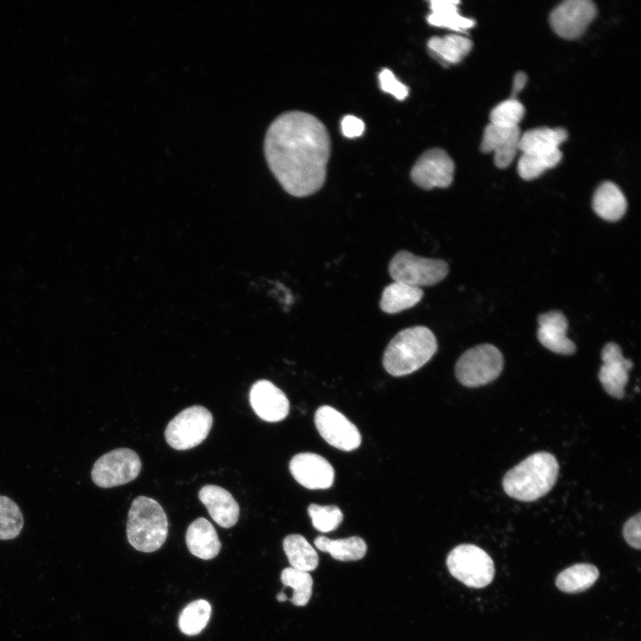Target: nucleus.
<instances>
[{"instance_id": "f257e3e1", "label": "nucleus", "mask_w": 641, "mask_h": 641, "mask_svg": "<svg viewBox=\"0 0 641 641\" xmlns=\"http://www.w3.org/2000/svg\"><path fill=\"white\" fill-rule=\"evenodd\" d=\"M331 143L324 124L312 114L288 111L276 118L264 139L267 164L282 188L295 197L324 184Z\"/></svg>"}, {"instance_id": "f03ea898", "label": "nucleus", "mask_w": 641, "mask_h": 641, "mask_svg": "<svg viewBox=\"0 0 641 641\" xmlns=\"http://www.w3.org/2000/svg\"><path fill=\"white\" fill-rule=\"evenodd\" d=\"M559 466L556 458L545 451L530 455L504 476L502 486L511 498L531 502L545 496L555 485Z\"/></svg>"}, {"instance_id": "7ed1b4c3", "label": "nucleus", "mask_w": 641, "mask_h": 641, "mask_svg": "<svg viewBox=\"0 0 641 641\" xmlns=\"http://www.w3.org/2000/svg\"><path fill=\"white\" fill-rule=\"evenodd\" d=\"M436 350V338L428 328H408L390 341L384 353L383 365L392 376L409 375L424 366Z\"/></svg>"}, {"instance_id": "20e7f679", "label": "nucleus", "mask_w": 641, "mask_h": 641, "mask_svg": "<svg viewBox=\"0 0 641 641\" xmlns=\"http://www.w3.org/2000/svg\"><path fill=\"white\" fill-rule=\"evenodd\" d=\"M167 532V517L159 503L145 496L135 498L127 516L129 543L139 551L153 552L164 544Z\"/></svg>"}, {"instance_id": "39448f33", "label": "nucleus", "mask_w": 641, "mask_h": 641, "mask_svg": "<svg viewBox=\"0 0 641 641\" xmlns=\"http://www.w3.org/2000/svg\"><path fill=\"white\" fill-rule=\"evenodd\" d=\"M503 366L500 351L491 344H483L468 349L459 357L455 374L463 385L477 387L496 379Z\"/></svg>"}, {"instance_id": "423d86ee", "label": "nucleus", "mask_w": 641, "mask_h": 641, "mask_svg": "<svg viewBox=\"0 0 641 641\" xmlns=\"http://www.w3.org/2000/svg\"><path fill=\"white\" fill-rule=\"evenodd\" d=\"M446 563L450 573L470 588H484L494 577L492 559L483 549L475 545L457 546L448 555Z\"/></svg>"}, {"instance_id": "0eeeda50", "label": "nucleus", "mask_w": 641, "mask_h": 641, "mask_svg": "<svg viewBox=\"0 0 641 641\" xmlns=\"http://www.w3.org/2000/svg\"><path fill=\"white\" fill-rule=\"evenodd\" d=\"M213 425V416L205 407L194 405L179 412L165 430L166 442L174 449L184 450L200 444Z\"/></svg>"}, {"instance_id": "6e6552de", "label": "nucleus", "mask_w": 641, "mask_h": 641, "mask_svg": "<svg viewBox=\"0 0 641 641\" xmlns=\"http://www.w3.org/2000/svg\"><path fill=\"white\" fill-rule=\"evenodd\" d=\"M388 271L394 281L421 288L442 280L449 267L443 260L425 258L402 250L390 261Z\"/></svg>"}, {"instance_id": "1a4fd4ad", "label": "nucleus", "mask_w": 641, "mask_h": 641, "mask_svg": "<svg viewBox=\"0 0 641 641\" xmlns=\"http://www.w3.org/2000/svg\"><path fill=\"white\" fill-rule=\"evenodd\" d=\"M142 469L138 454L128 448H118L101 456L93 464L91 476L101 488H111L134 480Z\"/></svg>"}, {"instance_id": "9d476101", "label": "nucleus", "mask_w": 641, "mask_h": 641, "mask_svg": "<svg viewBox=\"0 0 641 641\" xmlns=\"http://www.w3.org/2000/svg\"><path fill=\"white\" fill-rule=\"evenodd\" d=\"M596 6L589 0H567L551 12L549 24L564 39L580 37L596 15Z\"/></svg>"}, {"instance_id": "9b49d317", "label": "nucleus", "mask_w": 641, "mask_h": 641, "mask_svg": "<svg viewBox=\"0 0 641 641\" xmlns=\"http://www.w3.org/2000/svg\"><path fill=\"white\" fill-rule=\"evenodd\" d=\"M314 423L320 436L337 449L350 451L357 449L361 442L356 426L330 406L324 405L316 410Z\"/></svg>"}, {"instance_id": "f8f14e48", "label": "nucleus", "mask_w": 641, "mask_h": 641, "mask_svg": "<svg viewBox=\"0 0 641 641\" xmlns=\"http://www.w3.org/2000/svg\"><path fill=\"white\" fill-rule=\"evenodd\" d=\"M455 166L449 154L442 149L434 148L425 151L410 171L412 182L424 190L447 188L453 180Z\"/></svg>"}, {"instance_id": "ddd939ff", "label": "nucleus", "mask_w": 641, "mask_h": 641, "mask_svg": "<svg viewBox=\"0 0 641 641\" xmlns=\"http://www.w3.org/2000/svg\"><path fill=\"white\" fill-rule=\"evenodd\" d=\"M289 470L298 483L310 490L328 489L334 482L333 467L326 458L315 453L295 455L290 460Z\"/></svg>"}, {"instance_id": "4468645a", "label": "nucleus", "mask_w": 641, "mask_h": 641, "mask_svg": "<svg viewBox=\"0 0 641 641\" xmlns=\"http://www.w3.org/2000/svg\"><path fill=\"white\" fill-rule=\"evenodd\" d=\"M603 361L598 378L605 392L611 396L621 399L629 380V371L633 362L623 357L621 347L615 343L606 344L601 352Z\"/></svg>"}, {"instance_id": "2eb2a0df", "label": "nucleus", "mask_w": 641, "mask_h": 641, "mask_svg": "<svg viewBox=\"0 0 641 641\" xmlns=\"http://www.w3.org/2000/svg\"><path fill=\"white\" fill-rule=\"evenodd\" d=\"M249 402L255 413L267 422L284 419L289 411V402L285 394L271 381H256L249 392Z\"/></svg>"}, {"instance_id": "dca6fc26", "label": "nucleus", "mask_w": 641, "mask_h": 641, "mask_svg": "<svg viewBox=\"0 0 641 641\" xmlns=\"http://www.w3.org/2000/svg\"><path fill=\"white\" fill-rule=\"evenodd\" d=\"M521 134L519 126L503 127L490 123L484 128L480 150L483 153L493 151L496 166L506 168L519 150Z\"/></svg>"}, {"instance_id": "f3484780", "label": "nucleus", "mask_w": 641, "mask_h": 641, "mask_svg": "<svg viewBox=\"0 0 641 641\" xmlns=\"http://www.w3.org/2000/svg\"><path fill=\"white\" fill-rule=\"evenodd\" d=\"M538 322L537 337L543 346L563 355H571L575 353L574 343L566 336L567 319L561 312L551 311L540 314Z\"/></svg>"}, {"instance_id": "a211bd4d", "label": "nucleus", "mask_w": 641, "mask_h": 641, "mask_svg": "<svg viewBox=\"0 0 641 641\" xmlns=\"http://www.w3.org/2000/svg\"><path fill=\"white\" fill-rule=\"evenodd\" d=\"M199 499L211 518L221 527L230 528L238 522L239 504L225 489L212 484L205 485L199 491Z\"/></svg>"}, {"instance_id": "6ab92c4d", "label": "nucleus", "mask_w": 641, "mask_h": 641, "mask_svg": "<svg viewBox=\"0 0 641 641\" xmlns=\"http://www.w3.org/2000/svg\"><path fill=\"white\" fill-rule=\"evenodd\" d=\"M185 540L190 552L204 560L215 557L221 549L215 529L203 517L197 518L189 525Z\"/></svg>"}, {"instance_id": "aec40b11", "label": "nucleus", "mask_w": 641, "mask_h": 641, "mask_svg": "<svg viewBox=\"0 0 641 641\" xmlns=\"http://www.w3.org/2000/svg\"><path fill=\"white\" fill-rule=\"evenodd\" d=\"M429 53L443 66L460 62L472 50L473 42L462 35L433 37L427 42Z\"/></svg>"}, {"instance_id": "412c9836", "label": "nucleus", "mask_w": 641, "mask_h": 641, "mask_svg": "<svg viewBox=\"0 0 641 641\" xmlns=\"http://www.w3.org/2000/svg\"><path fill=\"white\" fill-rule=\"evenodd\" d=\"M592 207L595 213L602 219L615 222L624 215L627 200L615 183L604 182L594 193Z\"/></svg>"}, {"instance_id": "4be33fe9", "label": "nucleus", "mask_w": 641, "mask_h": 641, "mask_svg": "<svg viewBox=\"0 0 641 641\" xmlns=\"http://www.w3.org/2000/svg\"><path fill=\"white\" fill-rule=\"evenodd\" d=\"M458 0H432L429 2L431 12L427 22L434 27L445 28L456 32H466L472 28L475 20L462 16L458 12Z\"/></svg>"}, {"instance_id": "5701e85b", "label": "nucleus", "mask_w": 641, "mask_h": 641, "mask_svg": "<svg viewBox=\"0 0 641 641\" xmlns=\"http://www.w3.org/2000/svg\"><path fill=\"white\" fill-rule=\"evenodd\" d=\"M568 134L564 128L538 127L521 134L519 150L522 153H548L559 149L567 139Z\"/></svg>"}, {"instance_id": "b1692460", "label": "nucleus", "mask_w": 641, "mask_h": 641, "mask_svg": "<svg viewBox=\"0 0 641 641\" xmlns=\"http://www.w3.org/2000/svg\"><path fill=\"white\" fill-rule=\"evenodd\" d=\"M423 297V290L399 281L386 286L379 302L381 310L386 313H397L417 304Z\"/></svg>"}, {"instance_id": "393cba45", "label": "nucleus", "mask_w": 641, "mask_h": 641, "mask_svg": "<svg viewBox=\"0 0 641 641\" xmlns=\"http://www.w3.org/2000/svg\"><path fill=\"white\" fill-rule=\"evenodd\" d=\"M314 545L320 551L330 554L334 559L343 562L360 560L367 552L366 542L357 536L339 540L319 536L314 540Z\"/></svg>"}, {"instance_id": "a878e982", "label": "nucleus", "mask_w": 641, "mask_h": 641, "mask_svg": "<svg viewBox=\"0 0 641 641\" xmlns=\"http://www.w3.org/2000/svg\"><path fill=\"white\" fill-rule=\"evenodd\" d=\"M283 549L290 567L307 572L317 568L318 554L304 536L288 535L283 540Z\"/></svg>"}, {"instance_id": "bb28decb", "label": "nucleus", "mask_w": 641, "mask_h": 641, "mask_svg": "<svg viewBox=\"0 0 641 641\" xmlns=\"http://www.w3.org/2000/svg\"><path fill=\"white\" fill-rule=\"evenodd\" d=\"M599 576L598 569L590 564H577L561 572L556 587L566 593H578L589 588Z\"/></svg>"}, {"instance_id": "cd10ccee", "label": "nucleus", "mask_w": 641, "mask_h": 641, "mask_svg": "<svg viewBox=\"0 0 641 641\" xmlns=\"http://www.w3.org/2000/svg\"><path fill=\"white\" fill-rule=\"evenodd\" d=\"M562 156L559 149L543 154L522 153L517 163V172L523 179L533 180L546 170L556 166L561 161Z\"/></svg>"}, {"instance_id": "c85d7f7f", "label": "nucleus", "mask_w": 641, "mask_h": 641, "mask_svg": "<svg viewBox=\"0 0 641 641\" xmlns=\"http://www.w3.org/2000/svg\"><path fill=\"white\" fill-rule=\"evenodd\" d=\"M211 611V605L207 600L199 599L190 603L180 613V630L188 636L200 633L208 623Z\"/></svg>"}, {"instance_id": "c756f323", "label": "nucleus", "mask_w": 641, "mask_h": 641, "mask_svg": "<svg viewBox=\"0 0 641 641\" xmlns=\"http://www.w3.org/2000/svg\"><path fill=\"white\" fill-rule=\"evenodd\" d=\"M280 580L285 587L293 589L289 600L296 606L305 605L312 593V578L307 572L287 567L282 570Z\"/></svg>"}, {"instance_id": "7c9ffc66", "label": "nucleus", "mask_w": 641, "mask_h": 641, "mask_svg": "<svg viewBox=\"0 0 641 641\" xmlns=\"http://www.w3.org/2000/svg\"><path fill=\"white\" fill-rule=\"evenodd\" d=\"M24 524L20 507L12 499L0 495V540L19 536Z\"/></svg>"}, {"instance_id": "2f4dec72", "label": "nucleus", "mask_w": 641, "mask_h": 641, "mask_svg": "<svg viewBox=\"0 0 641 641\" xmlns=\"http://www.w3.org/2000/svg\"><path fill=\"white\" fill-rule=\"evenodd\" d=\"M524 115L523 105L508 98L495 106L490 114L491 124L503 127H516Z\"/></svg>"}, {"instance_id": "473e14b6", "label": "nucleus", "mask_w": 641, "mask_h": 641, "mask_svg": "<svg viewBox=\"0 0 641 641\" xmlns=\"http://www.w3.org/2000/svg\"><path fill=\"white\" fill-rule=\"evenodd\" d=\"M307 511L313 527L321 532L336 530L343 521V513L337 506L310 504Z\"/></svg>"}, {"instance_id": "72a5a7b5", "label": "nucleus", "mask_w": 641, "mask_h": 641, "mask_svg": "<svg viewBox=\"0 0 641 641\" xmlns=\"http://www.w3.org/2000/svg\"><path fill=\"white\" fill-rule=\"evenodd\" d=\"M378 79L382 91L392 94L397 100H404L409 95L407 85L400 82L390 69H383Z\"/></svg>"}, {"instance_id": "f704fd0d", "label": "nucleus", "mask_w": 641, "mask_h": 641, "mask_svg": "<svg viewBox=\"0 0 641 641\" xmlns=\"http://www.w3.org/2000/svg\"><path fill=\"white\" fill-rule=\"evenodd\" d=\"M640 523V513H637L636 515L632 516L625 523L622 531L623 537L627 543L637 549H639L641 548Z\"/></svg>"}, {"instance_id": "c9c22d12", "label": "nucleus", "mask_w": 641, "mask_h": 641, "mask_svg": "<svg viewBox=\"0 0 641 641\" xmlns=\"http://www.w3.org/2000/svg\"><path fill=\"white\" fill-rule=\"evenodd\" d=\"M364 122L355 116H345L341 121V131L347 138L359 137L364 133Z\"/></svg>"}, {"instance_id": "e433bc0d", "label": "nucleus", "mask_w": 641, "mask_h": 641, "mask_svg": "<svg viewBox=\"0 0 641 641\" xmlns=\"http://www.w3.org/2000/svg\"><path fill=\"white\" fill-rule=\"evenodd\" d=\"M526 82L527 76L523 72L519 71L515 75L512 87V94L510 96L511 99H515L516 94L523 90Z\"/></svg>"}, {"instance_id": "4c0bfd02", "label": "nucleus", "mask_w": 641, "mask_h": 641, "mask_svg": "<svg viewBox=\"0 0 641 641\" xmlns=\"http://www.w3.org/2000/svg\"><path fill=\"white\" fill-rule=\"evenodd\" d=\"M277 600H278L279 602H283V601L288 600V597H287V596L285 595L284 592H280V593H279V594L277 595Z\"/></svg>"}]
</instances>
